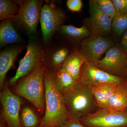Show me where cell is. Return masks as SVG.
<instances>
[{
    "mask_svg": "<svg viewBox=\"0 0 127 127\" xmlns=\"http://www.w3.org/2000/svg\"><path fill=\"white\" fill-rule=\"evenodd\" d=\"M119 85L107 83L92 87V93L98 108H107L109 98Z\"/></svg>",
    "mask_w": 127,
    "mask_h": 127,
    "instance_id": "cell-17",
    "label": "cell"
},
{
    "mask_svg": "<svg viewBox=\"0 0 127 127\" xmlns=\"http://www.w3.org/2000/svg\"><path fill=\"white\" fill-rule=\"evenodd\" d=\"M55 72L47 68L45 72V110L38 127H61L69 118L62 95L55 86Z\"/></svg>",
    "mask_w": 127,
    "mask_h": 127,
    "instance_id": "cell-1",
    "label": "cell"
},
{
    "mask_svg": "<svg viewBox=\"0 0 127 127\" xmlns=\"http://www.w3.org/2000/svg\"><path fill=\"white\" fill-rule=\"evenodd\" d=\"M124 78L127 79V68H126V70H125Z\"/></svg>",
    "mask_w": 127,
    "mask_h": 127,
    "instance_id": "cell-29",
    "label": "cell"
},
{
    "mask_svg": "<svg viewBox=\"0 0 127 127\" xmlns=\"http://www.w3.org/2000/svg\"><path fill=\"white\" fill-rule=\"evenodd\" d=\"M0 99L2 117L7 127H22L19 116L22 99L10 91L6 83L1 92Z\"/></svg>",
    "mask_w": 127,
    "mask_h": 127,
    "instance_id": "cell-10",
    "label": "cell"
},
{
    "mask_svg": "<svg viewBox=\"0 0 127 127\" xmlns=\"http://www.w3.org/2000/svg\"><path fill=\"white\" fill-rule=\"evenodd\" d=\"M26 48L24 44H15L6 47L0 52V86L3 88L8 71L14 65L18 55Z\"/></svg>",
    "mask_w": 127,
    "mask_h": 127,
    "instance_id": "cell-15",
    "label": "cell"
},
{
    "mask_svg": "<svg viewBox=\"0 0 127 127\" xmlns=\"http://www.w3.org/2000/svg\"><path fill=\"white\" fill-rule=\"evenodd\" d=\"M61 94L70 118L79 120L98 108L92 93V87L78 82L70 89Z\"/></svg>",
    "mask_w": 127,
    "mask_h": 127,
    "instance_id": "cell-3",
    "label": "cell"
},
{
    "mask_svg": "<svg viewBox=\"0 0 127 127\" xmlns=\"http://www.w3.org/2000/svg\"><path fill=\"white\" fill-rule=\"evenodd\" d=\"M116 11L122 14H127V0H112Z\"/></svg>",
    "mask_w": 127,
    "mask_h": 127,
    "instance_id": "cell-26",
    "label": "cell"
},
{
    "mask_svg": "<svg viewBox=\"0 0 127 127\" xmlns=\"http://www.w3.org/2000/svg\"><path fill=\"white\" fill-rule=\"evenodd\" d=\"M120 44L127 55V29L122 36Z\"/></svg>",
    "mask_w": 127,
    "mask_h": 127,
    "instance_id": "cell-28",
    "label": "cell"
},
{
    "mask_svg": "<svg viewBox=\"0 0 127 127\" xmlns=\"http://www.w3.org/2000/svg\"><path fill=\"white\" fill-rule=\"evenodd\" d=\"M14 1L20 6L18 14L11 19L16 28L27 34L28 36L36 34L44 1Z\"/></svg>",
    "mask_w": 127,
    "mask_h": 127,
    "instance_id": "cell-5",
    "label": "cell"
},
{
    "mask_svg": "<svg viewBox=\"0 0 127 127\" xmlns=\"http://www.w3.org/2000/svg\"><path fill=\"white\" fill-rule=\"evenodd\" d=\"M125 79H126V78H125ZM126 81H127V79H126Z\"/></svg>",
    "mask_w": 127,
    "mask_h": 127,
    "instance_id": "cell-31",
    "label": "cell"
},
{
    "mask_svg": "<svg viewBox=\"0 0 127 127\" xmlns=\"http://www.w3.org/2000/svg\"><path fill=\"white\" fill-rule=\"evenodd\" d=\"M26 48V53L19 61L15 75L9 80L10 85H14L18 80L29 75L45 62V49L37 33L29 36Z\"/></svg>",
    "mask_w": 127,
    "mask_h": 127,
    "instance_id": "cell-4",
    "label": "cell"
},
{
    "mask_svg": "<svg viewBox=\"0 0 127 127\" xmlns=\"http://www.w3.org/2000/svg\"><path fill=\"white\" fill-rule=\"evenodd\" d=\"M127 29V14L117 12L112 21V31L117 36H122Z\"/></svg>",
    "mask_w": 127,
    "mask_h": 127,
    "instance_id": "cell-22",
    "label": "cell"
},
{
    "mask_svg": "<svg viewBox=\"0 0 127 127\" xmlns=\"http://www.w3.org/2000/svg\"><path fill=\"white\" fill-rule=\"evenodd\" d=\"M65 12L55 1L46 0L41 11L40 22L42 42L45 48L51 43L57 30L64 25Z\"/></svg>",
    "mask_w": 127,
    "mask_h": 127,
    "instance_id": "cell-6",
    "label": "cell"
},
{
    "mask_svg": "<svg viewBox=\"0 0 127 127\" xmlns=\"http://www.w3.org/2000/svg\"><path fill=\"white\" fill-rule=\"evenodd\" d=\"M54 82L57 89L61 93L70 89L78 82L62 67L55 72Z\"/></svg>",
    "mask_w": 127,
    "mask_h": 127,
    "instance_id": "cell-20",
    "label": "cell"
},
{
    "mask_svg": "<svg viewBox=\"0 0 127 127\" xmlns=\"http://www.w3.org/2000/svg\"><path fill=\"white\" fill-rule=\"evenodd\" d=\"M66 6L71 11L79 12L82 7V1L81 0H67Z\"/></svg>",
    "mask_w": 127,
    "mask_h": 127,
    "instance_id": "cell-25",
    "label": "cell"
},
{
    "mask_svg": "<svg viewBox=\"0 0 127 127\" xmlns=\"http://www.w3.org/2000/svg\"><path fill=\"white\" fill-rule=\"evenodd\" d=\"M125 80V78L110 75L84 61L81 68L78 82L85 86L92 87L107 83L120 85L123 84Z\"/></svg>",
    "mask_w": 127,
    "mask_h": 127,
    "instance_id": "cell-12",
    "label": "cell"
},
{
    "mask_svg": "<svg viewBox=\"0 0 127 127\" xmlns=\"http://www.w3.org/2000/svg\"><path fill=\"white\" fill-rule=\"evenodd\" d=\"M98 9L103 14L113 20L117 14L112 0H94Z\"/></svg>",
    "mask_w": 127,
    "mask_h": 127,
    "instance_id": "cell-24",
    "label": "cell"
},
{
    "mask_svg": "<svg viewBox=\"0 0 127 127\" xmlns=\"http://www.w3.org/2000/svg\"><path fill=\"white\" fill-rule=\"evenodd\" d=\"M79 120L86 127H127V111L98 108Z\"/></svg>",
    "mask_w": 127,
    "mask_h": 127,
    "instance_id": "cell-7",
    "label": "cell"
},
{
    "mask_svg": "<svg viewBox=\"0 0 127 127\" xmlns=\"http://www.w3.org/2000/svg\"><path fill=\"white\" fill-rule=\"evenodd\" d=\"M118 111H127V81L119 85L108 102L107 108Z\"/></svg>",
    "mask_w": 127,
    "mask_h": 127,
    "instance_id": "cell-19",
    "label": "cell"
},
{
    "mask_svg": "<svg viewBox=\"0 0 127 127\" xmlns=\"http://www.w3.org/2000/svg\"><path fill=\"white\" fill-rule=\"evenodd\" d=\"M61 127H86L80 122L78 119L69 118Z\"/></svg>",
    "mask_w": 127,
    "mask_h": 127,
    "instance_id": "cell-27",
    "label": "cell"
},
{
    "mask_svg": "<svg viewBox=\"0 0 127 127\" xmlns=\"http://www.w3.org/2000/svg\"><path fill=\"white\" fill-rule=\"evenodd\" d=\"M45 62L47 68L56 72L61 68L73 50L61 43L53 42L45 48Z\"/></svg>",
    "mask_w": 127,
    "mask_h": 127,
    "instance_id": "cell-14",
    "label": "cell"
},
{
    "mask_svg": "<svg viewBox=\"0 0 127 127\" xmlns=\"http://www.w3.org/2000/svg\"><path fill=\"white\" fill-rule=\"evenodd\" d=\"M84 62V57L79 50H73L62 68L78 82L81 68Z\"/></svg>",
    "mask_w": 127,
    "mask_h": 127,
    "instance_id": "cell-18",
    "label": "cell"
},
{
    "mask_svg": "<svg viewBox=\"0 0 127 127\" xmlns=\"http://www.w3.org/2000/svg\"><path fill=\"white\" fill-rule=\"evenodd\" d=\"M89 16L84 18L83 25L92 35L108 37L112 32V20L100 10L94 0L89 1Z\"/></svg>",
    "mask_w": 127,
    "mask_h": 127,
    "instance_id": "cell-11",
    "label": "cell"
},
{
    "mask_svg": "<svg viewBox=\"0 0 127 127\" xmlns=\"http://www.w3.org/2000/svg\"><path fill=\"white\" fill-rule=\"evenodd\" d=\"M127 66V55L120 44L116 43L106 53L97 67L110 75L124 78Z\"/></svg>",
    "mask_w": 127,
    "mask_h": 127,
    "instance_id": "cell-9",
    "label": "cell"
},
{
    "mask_svg": "<svg viewBox=\"0 0 127 127\" xmlns=\"http://www.w3.org/2000/svg\"><path fill=\"white\" fill-rule=\"evenodd\" d=\"M92 35L84 25L77 27L71 25H64L57 30L54 36L61 42L68 44L73 50H79L82 41Z\"/></svg>",
    "mask_w": 127,
    "mask_h": 127,
    "instance_id": "cell-13",
    "label": "cell"
},
{
    "mask_svg": "<svg viewBox=\"0 0 127 127\" xmlns=\"http://www.w3.org/2000/svg\"><path fill=\"white\" fill-rule=\"evenodd\" d=\"M47 68L45 63L22 78L14 88L16 95L25 98L33 104L41 113L45 110L44 75Z\"/></svg>",
    "mask_w": 127,
    "mask_h": 127,
    "instance_id": "cell-2",
    "label": "cell"
},
{
    "mask_svg": "<svg viewBox=\"0 0 127 127\" xmlns=\"http://www.w3.org/2000/svg\"><path fill=\"white\" fill-rule=\"evenodd\" d=\"M0 127H5L3 125H2V124H0Z\"/></svg>",
    "mask_w": 127,
    "mask_h": 127,
    "instance_id": "cell-30",
    "label": "cell"
},
{
    "mask_svg": "<svg viewBox=\"0 0 127 127\" xmlns=\"http://www.w3.org/2000/svg\"><path fill=\"white\" fill-rule=\"evenodd\" d=\"M115 44L114 42L109 37L91 35L82 41L79 46V51L84 57L85 61L97 67L103 55Z\"/></svg>",
    "mask_w": 127,
    "mask_h": 127,
    "instance_id": "cell-8",
    "label": "cell"
},
{
    "mask_svg": "<svg viewBox=\"0 0 127 127\" xmlns=\"http://www.w3.org/2000/svg\"><path fill=\"white\" fill-rule=\"evenodd\" d=\"M20 6L14 0H0V20L12 19L18 14Z\"/></svg>",
    "mask_w": 127,
    "mask_h": 127,
    "instance_id": "cell-21",
    "label": "cell"
},
{
    "mask_svg": "<svg viewBox=\"0 0 127 127\" xmlns=\"http://www.w3.org/2000/svg\"><path fill=\"white\" fill-rule=\"evenodd\" d=\"M26 42L16 29L11 19L2 21L0 24V47L9 45L24 44Z\"/></svg>",
    "mask_w": 127,
    "mask_h": 127,
    "instance_id": "cell-16",
    "label": "cell"
},
{
    "mask_svg": "<svg viewBox=\"0 0 127 127\" xmlns=\"http://www.w3.org/2000/svg\"><path fill=\"white\" fill-rule=\"evenodd\" d=\"M21 123L22 127H36L39 124V119L31 108L25 107L22 112Z\"/></svg>",
    "mask_w": 127,
    "mask_h": 127,
    "instance_id": "cell-23",
    "label": "cell"
}]
</instances>
